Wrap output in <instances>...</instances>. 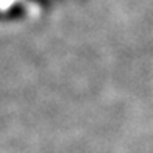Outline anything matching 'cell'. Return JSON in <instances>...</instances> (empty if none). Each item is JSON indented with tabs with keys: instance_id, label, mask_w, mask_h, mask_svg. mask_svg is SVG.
<instances>
[{
	"instance_id": "1",
	"label": "cell",
	"mask_w": 153,
	"mask_h": 153,
	"mask_svg": "<svg viewBox=\"0 0 153 153\" xmlns=\"http://www.w3.org/2000/svg\"><path fill=\"white\" fill-rule=\"evenodd\" d=\"M38 2H39V3H44V0H38Z\"/></svg>"
}]
</instances>
